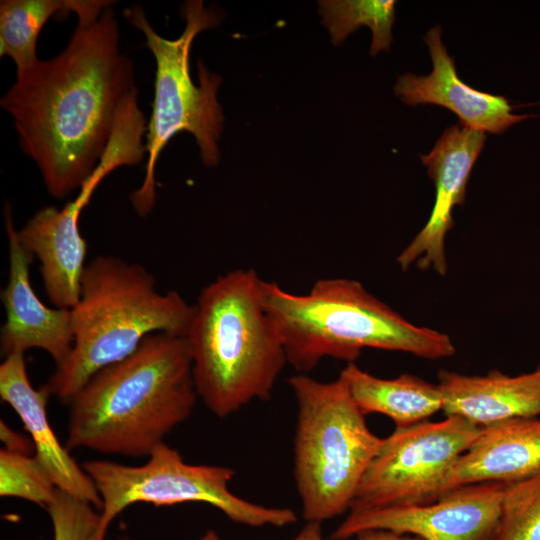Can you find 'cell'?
<instances>
[{"instance_id":"4316f807","label":"cell","mask_w":540,"mask_h":540,"mask_svg":"<svg viewBox=\"0 0 540 540\" xmlns=\"http://www.w3.org/2000/svg\"><path fill=\"white\" fill-rule=\"evenodd\" d=\"M117 540H132V539L128 536H121Z\"/></svg>"},{"instance_id":"484cf974","label":"cell","mask_w":540,"mask_h":540,"mask_svg":"<svg viewBox=\"0 0 540 540\" xmlns=\"http://www.w3.org/2000/svg\"><path fill=\"white\" fill-rule=\"evenodd\" d=\"M199 540H222L215 530H208Z\"/></svg>"},{"instance_id":"7a4b0ae2","label":"cell","mask_w":540,"mask_h":540,"mask_svg":"<svg viewBox=\"0 0 540 540\" xmlns=\"http://www.w3.org/2000/svg\"><path fill=\"white\" fill-rule=\"evenodd\" d=\"M198 399L186 337L152 334L74 396L65 446L148 457L190 417Z\"/></svg>"},{"instance_id":"ac0fdd59","label":"cell","mask_w":540,"mask_h":540,"mask_svg":"<svg viewBox=\"0 0 540 540\" xmlns=\"http://www.w3.org/2000/svg\"><path fill=\"white\" fill-rule=\"evenodd\" d=\"M339 377L345 382L354 402L366 416L379 413L389 417L395 428L410 427L429 419L443 409L438 384L411 374L396 378L376 377L348 363Z\"/></svg>"},{"instance_id":"9a60e30c","label":"cell","mask_w":540,"mask_h":540,"mask_svg":"<svg viewBox=\"0 0 540 540\" xmlns=\"http://www.w3.org/2000/svg\"><path fill=\"white\" fill-rule=\"evenodd\" d=\"M0 396L21 419L34 446V457L49 474L55 486L99 511L102 501L97 488L63 446L50 425L46 386L35 389L29 379L24 354H11L0 365Z\"/></svg>"},{"instance_id":"e0dca14e","label":"cell","mask_w":540,"mask_h":540,"mask_svg":"<svg viewBox=\"0 0 540 540\" xmlns=\"http://www.w3.org/2000/svg\"><path fill=\"white\" fill-rule=\"evenodd\" d=\"M438 380L446 416L481 428L514 418L540 417V366L516 376L497 370L484 376L443 370Z\"/></svg>"},{"instance_id":"9c48e42d","label":"cell","mask_w":540,"mask_h":540,"mask_svg":"<svg viewBox=\"0 0 540 540\" xmlns=\"http://www.w3.org/2000/svg\"><path fill=\"white\" fill-rule=\"evenodd\" d=\"M482 428L456 416L395 428L369 464L350 510L431 503ZM349 510V511H350Z\"/></svg>"},{"instance_id":"cb8c5ba5","label":"cell","mask_w":540,"mask_h":540,"mask_svg":"<svg viewBox=\"0 0 540 540\" xmlns=\"http://www.w3.org/2000/svg\"><path fill=\"white\" fill-rule=\"evenodd\" d=\"M356 540H422L419 537L387 530H367L355 536ZM291 540H325L320 523L307 522Z\"/></svg>"},{"instance_id":"5b68a950","label":"cell","mask_w":540,"mask_h":540,"mask_svg":"<svg viewBox=\"0 0 540 540\" xmlns=\"http://www.w3.org/2000/svg\"><path fill=\"white\" fill-rule=\"evenodd\" d=\"M71 312V354L46 383L51 395L68 404L94 374L131 355L146 337H185L194 305L176 291L160 292L143 266L99 255L85 267Z\"/></svg>"},{"instance_id":"6da1fadb","label":"cell","mask_w":540,"mask_h":540,"mask_svg":"<svg viewBox=\"0 0 540 540\" xmlns=\"http://www.w3.org/2000/svg\"><path fill=\"white\" fill-rule=\"evenodd\" d=\"M135 89L134 64L121 52L113 5L79 19L57 56L16 72L0 106L52 197L79 190L93 173L119 108Z\"/></svg>"},{"instance_id":"8992f818","label":"cell","mask_w":540,"mask_h":540,"mask_svg":"<svg viewBox=\"0 0 540 540\" xmlns=\"http://www.w3.org/2000/svg\"><path fill=\"white\" fill-rule=\"evenodd\" d=\"M297 403L294 478L306 522L349 511L383 438L368 427L345 382L289 379Z\"/></svg>"},{"instance_id":"7c38bea8","label":"cell","mask_w":540,"mask_h":540,"mask_svg":"<svg viewBox=\"0 0 540 540\" xmlns=\"http://www.w3.org/2000/svg\"><path fill=\"white\" fill-rule=\"evenodd\" d=\"M485 140L484 132L456 124L443 132L429 154L421 155L435 185V202L424 227L397 258L402 270L416 263L422 270L446 274L445 237L454 225L453 208L464 204L466 185Z\"/></svg>"},{"instance_id":"ba28073f","label":"cell","mask_w":540,"mask_h":540,"mask_svg":"<svg viewBox=\"0 0 540 540\" xmlns=\"http://www.w3.org/2000/svg\"><path fill=\"white\" fill-rule=\"evenodd\" d=\"M101 497L99 540H105L112 521L130 505L171 506L205 503L229 520L250 527H285L297 521L290 508L268 507L247 501L229 488L235 470L219 465L190 464L165 442L139 466L109 460L81 463Z\"/></svg>"},{"instance_id":"603a6c76","label":"cell","mask_w":540,"mask_h":540,"mask_svg":"<svg viewBox=\"0 0 540 540\" xmlns=\"http://www.w3.org/2000/svg\"><path fill=\"white\" fill-rule=\"evenodd\" d=\"M46 510L53 540H99L101 514L91 503L58 489Z\"/></svg>"},{"instance_id":"52a82bcc","label":"cell","mask_w":540,"mask_h":540,"mask_svg":"<svg viewBox=\"0 0 540 540\" xmlns=\"http://www.w3.org/2000/svg\"><path fill=\"white\" fill-rule=\"evenodd\" d=\"M125 19L144 35L155 64L154 99L147 122L145 147L147 163L142 184L130 195L140 217L147 216L156 201L155 169L160 153L179 132L191 133L204 165L216 166L220 160L218 141L224 116L217 100L222 78L198 63V80L190 75V50L195 37L220 22L219 14L201 0L187 1L182 9L185 28L173 40L160 36L149 23L143 8L133 4L123 10Z\"/></svg>"},{"instance_id":"8fae6325","label":"cell","mask_w":540,"mask_h":540,"mask_svg":"<svg viewBox=\"0 0 540 540\" xmlns=\"http://www.w3.org/2000/svg\"><path fill=\"white\" fill-rule=\"evenodd\" d=\"M504 484L459 487L419 505L350 510L330 540H348L367 530H387L422 540H493Z\"/></svg>"},{"instance_id":"44dd1931","label":"cell","mask_w":540,"mask_h":540,"mask_svg":"<svg viewBox=\"0 0 540 540\" xmlns=\"http://www.w3.org/2000/svg\"><path fill=\"white\" fill-rule=\"evenodd\" d=\"M493 540H540V472L504 484Z\"/></svg>"},{"instance_id":"d4e9b609","label":"cell","mask_w":540,"mask_h":540,"mask_svg":"<svg viewBox=\"0 0 540 540\" xmlns=\"http://www.w3.org/2000/svg\"><path fill=\"white\" fill-rule=\"evenodd\" d=\"M0 438L5 450L27 455L34 452L31 439L11 429L3 420L0 422Z\"/></svg>"},{"instance_id":"7402d4cb","label":"cell","mask_w":540,"mask_h":540,"mask_svg":"<svg viewBox=\"0 0 540 540\" xmlns=\"http://www.w3.org/2000/svg\"><path fill=\"white\" fill-rule=\"evenodd\" d=\"M58 488L34 455L0 450V496L27 500L46 508Z\"/></svg>"},{"instance_id":"30bf717a","label":"cell","mask_w":540,"mask_h":540,"mask_svg":"<svg viewBox=\"0 0 540 540\" xmlns=\"http://www.w3.org/2000/svg\"><path fill=\"white\" fill-rule=\"evenodd\" d=\"M140 160L141 150L135 139L126 132H114L98 166L77 196L61 209L41 208L17 230L20 243L39 260L46 294L57 308L72 309L80 298L87 265V243L79 230L81 211L106 176L121 166H136Z\"/></svg>"},{"instance_id":"d6986e66","label":"cell","mask_w":540,"mask_h":540,"mask_svg":"<svg viewBox=\"0 0 540 540\" xmlns=\"http://www.w3.org/2000/svg\"><path fill=\"white\" fill-rule=\"evenodd\" d=\"M114 1L108 0H2L0 2V56L10 57L16 72L33 65L37 39L54 15L74 13L77 19L99 16Z\"/></svg>"},{"instance_id":"4fadbf2b","label":"cell","mask_w":540,"mask_h":540,"mask_svg":"<svg viewBox=\"0 0 540 540\" xmlns=\"http://www.w3.org/2000/svg\"><path fill=\"white\" fill-rule=\"evenodd\" d=\"M9 247V277L1 299L6 319L1 328L0 347L4 357L41 349L53 359L56 368L69 358L74 332L71 309L47 307L37 296L30 281L33 255L18 239L11 206L4 209Z\"/></svg>"},{"instance_id":"3957f363","label":"cell","mask_w":540,"mask_h":540,"mask_svg":"<svg viewBox=\"0 0 540 540\" xmlns=\"http://www.w3.org/2000/svg\"><path fill=\"white\" fill-rule=\"evenodd\" d=\"M254 269H234L201 291L186 334L198 398L218 418L267 400L288 364Z\"/></svg>"},{"instance_id":"277c9868","label":"cell","mask_w":540,"mask_h":540,"mask_svg":"<svg viewBox=\"0 0 540 540\" xmlns=\"http://www.w3.org/2000/svg\"><path fill=\"white\" fill-rule=\"evenodd\" d=\"M261 294L287 362L299 373L327 357L354 363L364 348L426 359L456 352L447 334L409 322L353 279H319L305 294L262 280Z\"/></svg>"},{"instance_id":"2e32d148","label":"cell","mask_w":540,"mask_h":540,"mask_svg":"<svg viewBox=\"0 0 540 540\" xmlns=\"http://www.w3.org/2000/svg\"><path fill=\"white\" fill-rule=\"evenodd\" d=\"M540 472V417H522L483 427L457 460L444 493L481 483L509 484Z\"/></svg>"},{"instance_id":"ffe728a7","label":"cell","mask_w":540,"mask_h":540,"mask_svg":"<svg viewBox=\"0 0 540 540\" xmlns=\"http://www.w3.org/2000/svg\"><path fill=\"white\" fill-rule=\"evenodd\" d=\"M318 3L323 24L335 45L341 44L360 26H367L372 31L370 54L376 56L380 51H389L395 1L323 0Z\"/></svg>"},{"instance_id":"5bb4252c","label":"cell","mask_w":540,"mask_h":540,"mask_svg":"<svg viewBox=\"0 0 540 540\" xmlns=\"http://www.w3.org/2000/svg\"><path fill=\"white\" fill-rule=\"evenodd\" d=\"M440 26L424 36L433 64L427 76L404 74L394 86L395 94L410 106L434 104L454 112L462 126L502 134L514 124L534 115L514 114L513 106L504 96L476 90L460 80L454 59L442 42Z\"/></svg>"}]
</instances>
